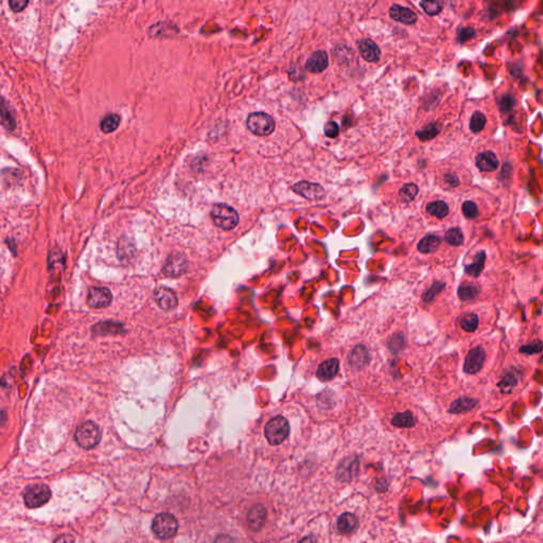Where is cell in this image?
<instances>
[{
  "mask_svg": "<svg viewBox=\"0 0 543 543\" xmlns=\"http://www.w3.org/2000/svg\"><path fill=\"white\" fill-rule=\"evenodd\" d=\"M75 439L81 448L86 450L93 449L101 440V430L94 421L83 422L77 428Z\"/></svg>",
  "mask_w": 543,
  "mask_h": 543,
  "instance_id": "cell-1",
  "label": "cell"
},
{
  "mask_svg": "<svg viewBox=\"0 0 543 543\" xmlns=\"http://www.w3.org/2000/svg\"><path fill=\"white\" fill-rule=\"evenodd\" d=\"M264 434L272 446H278L287 439L290 434V424L282 416L272 418L265 425Z\"/></svg>",
  "mask_w": 543,
  "mask_h": 543,
  "instance_id": "cell-2",
  "label": "cell"
},
{
  "mask_svg": "<svg viewBox=\"0 0 543 543\" xmlns=\"http://www.w3.org/2000/svg\"><path fill=\"white\" fill-rule=\"evenodd\" d=\"M213 223L224 231H231L239 223L238 212L226 204H216L211 209Z\"/></svg>",
  "mask_w": 543,
  "mask_h": 543,
  "instance_id": "cell-3",
  "label": "cell"
},
{
  "mask_svg": "<svg viewBox=\"0 0 543 543\" xmlns=\"http://www.w3.org/2000/svg\"><path fill=\"white\" fill-rule=\"evenodd\" d=\"M178 528V523L173 514L160 513L154 518L152 522V531L160 539L167 540L172 538Z\"/></svg>",
  "mask_w": 543,
  "mask_h": 543,
  "instance_id": "cell-4",
  "label": "cell"
},
{
  "mask_svg": "<svg viewBox=\"0 0 543 543\" xmlns=\"http://www.w3.org/2000/svg\"><path fill=\"white\" fill-rule=\"evenodd\" d=\"M248 130L257 136L270 135L275 130V121L265 112L257 111L248 116L246 121Z\"/></svg>",
  "mask_w": 543,
  "mask_h": 543,
  "instance_id": "cell-5",
  "label": "cell"
},
{
  "mask_svg": "<svg viewBox=\"0 0 543 543\" xmlns=\"http://www.w3.org/2000/svg\"><path fill=\"white\" fill-rule=\"evenodd\" d=\"M51 497V490L47 485L36 484L27 487L24 492V501L27 507L37 508L46 504Z\"/></svg>",
  "mask_w": 543,
  "mask_h": 543,
  "instance_id": "cell-6",
  "label": "cell"
},
{
  "mask_svg": "<svg viewBox=\"0 0 543 543\" xmlns=\"http://www.w3.org/2000/svg\"><path fill=\"white\" fill-rule=\"evenodd\" d=\"M188 268V262L185 256L180 253L171 254L165 263L164 273L170 277H177L186 273Z\"/></svg>",
  "mask_w": 543,
  "mask_h": 543,
  "instance_id": "cell-7",
  "label": "cell"
},
{
  "mask_svg": "<svg viewBox=\"0 0 543 543\" xmlns=\"http://www.w3.org/2000/svg\"><path fill=\"white\" fill-rule=\"evenodd\" d=\"M112 295L110 291L106 288L101 287H92L88 290L87 304L90 308L94 309H103L110 305Z\"/></svg>",
  "mask_w": 543,
  "mask_h": 543,
  "instance_id": "cell-8",
  "label": "cell"
},
{
  "mask_svg": "<svg viewBox=\"0 0 543 543\" xmlns=\"http://www.w3.org/2000/svg\"><path fill=\"white\" fill-rule=\"evenodd\" d=\"M485 359H486V353H485V350L481 346L472 348L468 352L466 359H465L464 371L469 375H473V374L479 373L484 365Z\"/></svg>",
  "mask_w": 543,
  "mask_h": 543,
  "instance_id": "cell-9",
  "label": "cell"
},
{
  "mask_svg": "<svg viewBox=\"0 0 543 543\" xmlns=\"http://www.w3.org/2000/svg\"><path fill=\"white\" fill-rule=\"evenodd\" d=\"M292 190L307 199H311V201L322 199L325 195V190L321 185L309 182H299L295 184L292 187Z\"/></svg>",
  "mask_w": 543,
  "mask_h": 543,
  "instance_id": "cell-10",
  "label": "cell"
},
{
  "mask_svg": "<svg viewBox=\"0 0 543 543\" xmlns=\"http://www.w3.org/2000/svg\"><path fill=\"white\" fill-rule=\"evenodd\" d=\"M154 299L156 304L164 311H170L174 309L178 303L174 291L166 287H160L155 290Z\"/></svg>",
  "mask_w": 543,
  "mask_h": 543,
  "instance_id": "cell-11",
  "label": "cell"
},
{
  "mask_svg": "<svg viewBox=\"0 0 543 543\" xmlns=\"http://www.w3.org/2000/svg\"><path fill=\"white\" fill-rule=\"evenodd\" d=\"M247 525L254 532H258L264 526L266 521V509L261 505L257 504L253 506L247 513Z\"/></svg>",
  "mask_w": 543,
  "mask_h": 543,
  "instance_id": "cell-12",
  "label": "cell"
},
{
  "mask_svg": "<svg viewBox=\"0 0 543 543\" xmlns=\"http://www.w3.org/2000/svg\"><path fill=\"white\" fill-rule=\"evenodd\" d=\"M329 66V60H328V54L324 50L315 51L311 58L306 63V68L314 74L323 73Z\"/></svg>",
  "mask_w": 543,
  "mask_h": 543,
  "instance_id": "cell-13",
  "label": "cell"
},
{
  "mask_svg": "<svg viewBox=\"0 0 543 543\" xmlns=\"http://www.w3.org/2000/svg\"><path fill=\"white\" fill-rule=\"evenodd\" d=\"M359 51L362 55V58L370 63H376L380 60V49L371 39H362L359 42Z\"/></svg>",
  "mask_w": 543,
  "mask_h": 543,
  "instance_id": "cell-14",
  "label": "cell"
},
{
  "mask_svg": "<svg viewBox=\"0 0 543 543\" xmlns=\"http://www.w3.org/2000/svg\"><path fill=\"white\" fill-rule=\"evenodd\" d=\"M390 15L394 20L404 25H413L417 21V15L415 12L399 5L392 6L390 10Z\"/></svg>",
  "mask_w": 543,
  "mask_h": 543,
  "instance_id": "cell-15",
  "label": "cell"
},
{
  "mask_svg": "<svg viewBox=\"0 0 543 543\" xmlns=\"http://www.w3.org/2000/svg\"><path fill=\"white\" fill-rule=\"evenodd\" d=\"M476 164L480 170L486 171V172H491V171L496 170L499 167V161L495 154L490 151H486L479 154L477 156Z\"/></svg>",
  "mask_w": 543,
  "mask_h": 543,
  "instance_id": "cell-16",
  "label": "cell"
},
{
  "mask_svg": "<svg viewBox=\"0 0 543 543\" xmlns=\"http://www.w3.org/2000/svg\"><path fill=\"white\" fill-rule=\"evenodd\" d=\"M338 360L329 359L322 363L316 371V376L321 381H329L335 377L338 371Z\"/></svg>",
  "mask_w": 543,
  "mask_h": 543,
  "instance_id": "cell-17",
  "label": "cell"
},
{
  "mask_svg": "<svg viewBox=\"0 0 543 543\" xmlns=\"http://www.w3.org/2000/svg\"><path fill=\"white\" fill-rule=\"evenodd\" d=\"M358 527V519L350 512L343 513L337 520V530L342 534H350Z\"/></svg>",
  "mask_w": 543,
  "mask_h": 543,
  "instance_id": "cell-18",
  "label": "cell"
},
{
  "mask_svg": "<svg viewBox=\"0 0 543 543\" xmlns=\"http://www.w3.org/2000/svg\"><path fill=\"white\" fill-rule=\"evenodd\" d=\"M477 404H478V400L477 399L468 398V397H462V398H459L457 400H455V401L451 404V406L449 409V412L452 413V414L465 413V412L471 411L473 408H476Z\"/></svg>",
  "mask_w": 543,
  "mask_h": 543,
  "instance_id": "cell-19",
  "label": "cell"
},
{
  "mask_svg": "<svg viewBox=\"0 0 543 543\" xmlns=\"http://www.w3.org/2000/svg\"><path fill=\"white\" fill-rule=\"evenodd\" d=\"M485 260H486L485 252H483V251L479 252L476 255L474 261L465 267V272L470 276L479 277L480 274L483 272V268H484V265H485Z\"/></svg>",
  "mask_w": 543,
  "mask_h": 543,
  "instance_id": "cell-20",
  "label": "cell"
},
{
  "mask_svg": "<svg viewBox=\"0 0 543 543\" xmlns=\"http://www.w3.org/2000/svg\"><path fill=\"white\" fill-rule=\"evenodd\" d=\"M480 293V287L474 283H464L457 289V295L462 301H472Z\"/></svg>",
  "mask_w": 543,
  "mask_h": 543,
  "instance_id": "cell-21",
  "label": "cell"
},
{
  "mask_svg": "<svg viewBox=\"0 0 543 543\" xmlns=\"http://www.w3.org/2000/svg\"><path fill=\"white\" fill-rule=\"evenodd\" d=\"M439 245H440L439 237H437L435 235H428V236H425L419 242L418 251L423 253V254L433 253V252H435L438 248Z\"/></svg>",
  "mask_w": 543,
  "mask_h": 543,
  "instance_id": "cell-22",
  "label": "cell"
},
{
  "mask_svg": "<svg viewBox=\"0 0 543 543\" xmlns=\"http://www.w3.org/2000/svg\"><path fill=\"white\" fill-rule=\"evenodd\" d=\"M368 362V353L363 346L355 347L354 350L350 353L349 363L355 367H362Z\"/></svg>",
  "mask_w": 543,
  "mask_h": 543,
  "instance_id": "cell-23",
  "label": "cell"
},
{
  "mask_svg": "<svg viewBox=\"0 0 543 543\" xmlns=\"http://www.w3.org/2000/svg\"><path fill=\"white\" fill-rule=\"evenodd\" d=\"M392 423L397 427H412L415 425V418L410 411L397 414L392 419Z\"/></svg>",
  "mask_w": 543,
  "mask_h": 543,
  "instance_id": "cell-24",
  "label": "cell"
},
{
  "mask_svg": "<svg viewBox=\"0 0 543 543\" xmlns=\"http://www.w3.org/2000/svg\"><path fill=\"white\" fill-rule=\"evenodd\" d=\"M426 211L438 219H444L449 213L448 205L442 201H436L426 206Z\"/></svg>",
  "mask_w": 543,
  "mask_h": 543,
  "instance_id": "cell-25",
  "label": "cell"
},
{
  "mask_svg": "<svg viewBox=\"0 0 543 543\" xmlns=\"http://www.w3.org/2000/svg\"><path fill=\"white\" fill-rule=\"evenodd\" d=\"M479 316L474 313H467L460 320V325L467 332H473L479 327Z\"/></svg>",
  "mask_w": 543,
  "mask_h": 543,
  "instance_id": "cell-26",
  "label": "cell"
},
{
  "mask_svg": "<svg viewBox=\"0 0 543 543\" xmlns=\"http://www.w3.org/2000/svg\"><path fill=\"white\" fill-rule=\"evenodd\" d=\"M119 123H120V117L116 115V114H110V115H107L102 119L101 123H100V128H101V131L103 133H106V134L111 133L115 130H117Z\"/></svg>",
  "mask_w": 543,
  "mask_h": 543,
  "instance_id": "cell-27",
  "label": "cell"
},
{
  "mask_svg": "<svg viewBox=\"0 0 543 543\" xmlns=\"http://www.w3.org/2000/svg\"><path fill=\"white\" fill-rule=\"evenodd\" d=\"M418 191L419 189L416 184H406L399 191L400 199H401V201L404 203H410L416 197Z\"/></svg>",
  "mask_w": 543,
  "mask_h": 543,
  "instance_id": "cell-28",
  "label": "cell"
},
{
  "mask_svg": "<svg viewBox=\"0 0 543 543\" xmlns=\"http://www.w3.org/2000/svg\"><path fill=\"white\" fill-rule=\"evenodd\" d=\"M446 242L452 246H460L464 243V236L460 228L454 227L449 230L445 236Z\"/></svg>",
  "mask_w": 543,
  "mask_h": 543,
  "instance_id": "cell-29",
  "label": "cell"
},
{
  "mask_svg": "<svg viewBox=\"0 0 543 543\" xmlns=\"http://www.w3.org/2000/svg\"><path fill=\"white\" fill-rule=\"evenodd\" d=\"M518 383L517 376L513 375L512 373H508L503 377V379L497 383V387L500 388L503 393H511L512 389L516 387Z\"/></svg>",
  "mask_w": 543,
  "mask_h": 543,
  "instance_id": "cell-30",
  "label": "cell"
},
{
  "mask_svg": "<svg viewBox=\"0 0 543 543\" xmlns=\"http://www.w3.org/2000/svg\"><path fill=\"white\" fill-rule=\"evenodd\" d=\"M486 124V117L480 111H476L470 120V128L471 131L474 133L481 132L485 127Z\"/></svg>",
  "mask_w": 543,
  "mask_h": 543,
  "instance_id": "cell-31",
  "label": "cell"
},
{
  "mask_svg": "<svg viewBox=\"0 0 543 543\" xmlns=\"http://www.w3.org/2000/svg\"><path fill=\"white\" fill-rule=\"evenodd\" d=\"M420 6L428 15H437L442 10V4L439 2H421Z\"/></svg>",
  "mask_w": 543,
  "mask_h": 543,
  "instance_id": "cell-32",
  "label": "cell"
},
{
  "mask_svg": "<svg viewBox=\"0 0 543 543\" xmlns=\"http://www.w3.org/2000/svg\"><path fill=\"white\" fill-rule=\"evenodd\" d=\"M438 132L439 130L437 128V125L431 124V125L426 126L424 130L417 132L416 134L420 140H428V139H432L433 137H435L438 134Z\"/></svg>",
  "mask_w": 543,
  "mask_h": 543,
  "instance_id": "cell-33",
  "label": "cell"
},
{
  "mask_svg": "<svg viewBox=\"0 0 543 543\" xmlns=\"http://www.w3.org/2000/svg\"><path fill=\"white\" fill-rule=\"evenodd\" d=\"M542 350H543V343L541 341L533 342L531 343V344L522 346L520 348V352L525 353V354H535V353L541 352Z\"/></svg>",
  "mask_w": 543,
  "mask_h": 543,
  "instance_id": "cell-34",
  "label": "cell"
},
{
  "mask_svg": "<svg viewBox=\"0 0 543 543\" xmlns=\"http://www.w3.org/2000/svg\"><path fill=\"white\" fill-rule=\"evenodd\" d=\"M463 213L464 216L468 219H474L478 217L479 214V210H478V206L471 201H468V202H465L463 204Z\"/></svg>",
  "mask_w": 543,
  "mask_h": 543,
  "instance_id": "cell-35",
  "label": "cell"
},
{
  "mask_svg": "<svg viewBox=\"0 0 543 543\" xmlns=\"http://www.w3.org/2000/svg\"><path fill=\"white\" fill-rule=\"evenodd\" d=\"M444 288H445L444 282H435L432 287L425 292V294L423 295V299L425 302H431L432 299L435 297V295L439 293Z\"/></svg>",
  "mask_w": 543,
  "mask_h": 543,
  "instance_id": "cell-36",
  "label": "cell"
},
{
  "mask_svg": "<svg viewBox=\"0 0 543 543\" xmlns=\"http://www.w3.org/2000/svg\"><path fill=\"white\" fill-rule=\"evenodd\" d=\"M340 134V127L337 123L330 121L325 125V135L329 138H335Z\"/></svg>",
  "mask_w": 543,
  "mask_h": 543,
  "instance_id": "cell-37",
  "label": "cell"
},
{
  "mask_svg": "<svg viewBox=\"0 0 543 543\" xmlns=\"http://www.w3.org/2000/svg\"><path fill=\"white\" fill-rule=\"evenodd\" d=\"M28 4H29L28 0H11L10 7L13 11L20 12L28 6Z\"/></svg>",
  "mask_w": 543,
  "mask_h": 543,
  "instance_id": "cell-38",
  "label": "cell"
},
{
  "mask_svg": "<svg viewBox=\"0 0 543 543\" xmlns=\"http://www.w3.org/2000/svg\"><path fill=\"white\" fill-rule=\"evenodd\" d=\"M513 104H514V100L510 96H506V97L502 98L501 103H500V106H501V108L504 111H507L513 106Z\"/></svg>",
  "mask_w": 543,
  "mask_h": 543,
  "instance_id": "cell-39",
  "label": "cell"
},
{
  "mask_svg": "<svg viewBox=\"0 0 543 543\" xmlns=\"http://www.w3.org/2000/svg\"><path fill=\"white\" fill-rule=\"evenodd\" d=\"M474 30L471 29V28H463V29H461L460 31V34H459V37H460V40L461 41H465L467 39H469L470 37H472L474 35Z\"/></svg>",
  "mask_w": 543,
  "mask_h": 543,
  "instance_id": "cell-40",
  "label": "cell"
},
{
  "mask_svg": "<svg viewBox=\"0 0 543 543\" xmlns=\"http://www.w3.org/2000/svg\"><path fill=\"white\" fill-rule=\"evenodd\" d=\"M54 543H75V538L70 535H62L56 538Z\"/></svg>",
  "mask_w": 543,
  "mask_h": 543,
  "instance_id": "cell-41",
  "label": "cell"
},
{
  "mask_svg": "<svg viewBox=\"0 0 543 543\" xmlns=\"http://www.w3.org/2000/svg\"><path fill=\"white\" fill-rule=\"evenodd\" d=\"M214 543H234L233 539L231 537H228L226 535H222V536H219L216 540V542Z\"/></svg>",
  "mask_w": 543,
  "mask_h": 543,
  "instance_id": "cell-42",
  "label": "cell"
},
{
  "mask_svg": "<svg viewBox=\"0 0 543 543\" xmlns=\"http://www.w3.org/2000/svg\"><path fill=\"white\" fill-rule=\"evenodd\" d=\"M299 543H316V539L314 536L310 535V536H307V537L303 538Z\"/></svg>",
  "mask_w": 543,
  "mask_h": 543,
  "instance_id": "cell-43",
  "label": "cell"
}]
</instances>
